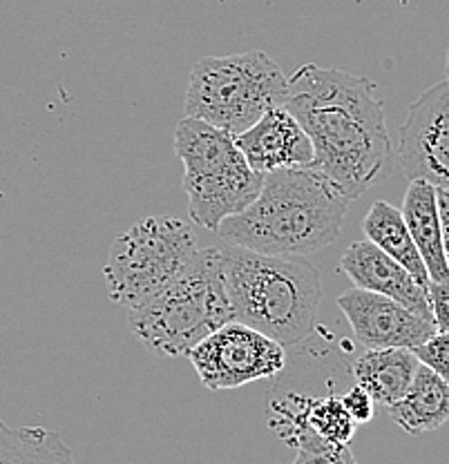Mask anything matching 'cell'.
Masks as SVG:
<instances>
[{
  "label": "cell",
  "instance_id": "obj_20",
  "mask_svg": "<svg viewBox=\"0 0 449 464\" xmlns=\"http://www.w3.org/2000/svg\"><path fill=\"white\" fill-rule=\"evenodd\" d=\"M340 400L342 404H345V409L349 411V415L354 418L356 424L369 422V420L376 415V402L371 400V395L366 393V391L360 389L358 384H354L347 393H342Z\"/></svg>",
  "mask_w": 449,
  "mask_h": 464
},
{
  "label": "cell",
  "instance_id": "obj_5",
  "mask_svg": "<svg viewBox=\"0 0 449 464\" xmlns=\"http://www.w3.org/2000/svg\"><path fill=\"white\" fill-rule=\"evenodd\" d=\"M175 154L183 166L188 215L201 228L217 232L226 217L238 215L259 195L262 174L249 166L233 134L206 121L186 116L177 123Z\"/></svg>",
  "mask_w": 449,
  "mask_h": 464
},
{
  "label": "cell",
  "instance_id": "obj_16",
  "mask_svg": "<svg viewBox=\"0 0 449 464\" xmlns=\"http://www.w3.org/2000/svg\"><path fill=\"white\" fill-rule=\"evenodd\" d=\"M362 230L371 244L378 246L391 259L398 261L420 286L427 290V268H425V261L420 257L416 244H414L407 224L403 219V212L398 208H394L387 201H376L362 219Z\"/></svg>",
  "mask_w": 449,
  "mask_h": 464
},
{
  "label": "cell",
  "instance_id": "obj_1",
  "mask_svg": "<svg viewBox=\"0 0 449 464\" xmlns=\"http://www.w3.org/2000/svg\"><path fill=\"white\" fill-rule=\"evenodd\" d=\"M288 110L313 145V168L349 201L380 181L391 159L385 105L365 76L316 63L287 83Z\"/></svg>",
  "mask_w": 449,
  "mask_h": 464
},
{
  "label": "cell",
  "instance_id": "obj_4",
  "mask_svg": "<svg viewBox=\"0 0 449 464\" xmlns=\"http://www.w3.org/2000/svg\"><path fill=\"white\" fill-rule=\"evenodd\" d=\"M220 248L197 250L190 264L152 297L130 308L137 340L163 357H188L201 340L233 322Z\"/></svg>",
  "mask_w": 449,
  "mask_h": 464
},
{
  "label": "cell",
  "instance_id": "obj_8",
  "mask_svg": "<svg viewBox=\"0 0 449 464\" xmlns=\"http://www.w3.org/2000/svg\"><path fill=\"white\" fill-rule=\"evenodd\" d=\"M192 369L209 391H233L258 380H273L287 369V348L246 326L229 322L188 353Z\"/></svg>",
  "mask_w": 449,
  "mask_h": 464
},
{
  "label": "cell",
  "instance_id": "obj_2",
  "mask_svg": "<svg viewBox=\"0 0 449 464\" xmlns=\"http://www.w3.org/2000/svg\"><path fill=\"white\" fill-rule=\"evenodd\" d=\"M349 199L316 168L262 174L259 195L220 224L221 239L267 255H311L340 237Z\"/></svg>",
  "mask_w": 449,
  "mask_h": 464
},
{
  "label": "cell",
  "instance_id": "obj_7",
  "mask_svg": "<svg viewBox=\"0 0 449 464\" xmlns=\"http://www.w3.org/2000/svg\"><path fill=\"white\" fill-rule=\"evenodd\" d=\"M197 237L177 217H146L121 232L108 250L103 277L114 304L132 308L171 284L197 253Z\"/></svg>",
  "mask_w": 449,
  "mask_h": 464
},
{
  "label": "cell",
  "instance_id": "obj_23",
  "mask_svg": "<svg viewBox=\"0 0 449 464\" xmlns=\"http://www.w3.org/2000/svg\"><path fill=\"white\" fill-rule=\"evenodd\" d=\"M445 72H447V79H445V81H449V50H447V63H445Z\"/></svg>",
  "mask_w": 449,
  "mask_h": 464
},
{
  "label": "cell",
  "instance_id": "obj_10",
  "mask_svg": "<svg viewBox=\"0 0 449 464\" xmlns=\"http://www.w3.org/2000/svg\"><path fill=\"white\" fill-rule=\"evenodd\" d=\"M337 308L349 322L356 342L365 348H416L436 333L432 322L423 319L403 304L351 288L337 297Z\"/></svg>",
  "mask_w": 449,
  "mask_h": 464
},
{
  "label": "cell",
  "instance_id": "obj_15",
  "mask_svg": "<svg viewBox=\"0 0 449 464\" xmlns=\"http://www.w3.org/2000/svg\"><path fill=\"white\" fill-rule=\"evenodd\" d=\"M418 364L409 348H365L351 366V377L374 402L389 406L409 389Z\"/></svg>",
  "mask_w": 449,
  "mask_h": 464
},
{
  "label": "cell",
  "instance_id": "obj_6",
  "mask_svg": "<svg viewBox=\"0 0 449 464\" xmlns=\"http://www.w3.org/2000/svg\"><path fill=\"white\" fill-rule=\"evenodd\" d=\"M288 79L267 52L206 56L192 65L183 110L229 134H239L267 110L284 105Z\"/></svg>",
  "mask_w": 449,
  "mask_h": 464
},
{
  "label": "cell",
  "instance_id": "obj_18",
  "mask_svg": "<svg viewBox=\"0 0 449 464\" xmlns=\"http://www.w3.org/2000/svg\"><path fill=\"white\" fill-rule=\"evenodd\" d=\"M420 364L429 366L449 384V333H434L427 342L412 348Z\"/></svg>",
  "mask_w": 449,
  "mask_h": 464
},
{
  "label": "cell",
  "instance_id": "obj_14",
  "mask_svg": "<svg viewBox=\"0 0 449 464\" xmlns=\"http://www.w3.org/2000/svg\"><path fill=\"white\" fill-rule=\"evenodd\" d=\"M403 219L427 268L429 282H447L449 268L443 253L441 215H438L436 188L414 179L405 192Z\"/></svg>",
  "mask_w": 449,
  "mask_h": 464
},
{
  "label": "cell",
  "instance_id": "obj_19",
  "mask_svg": "<svg viewBox=\"0 0 449 464\" xmlns=\"http://www.w3.org/2000/svg\"><path fill=\"white\" fill-rule=\"evenodd\" d=\"M427 299L436 333H449V279L447 282H429Z\"/></svg>",
  "mask_w": 449,
  "mask_h": 464
},
{
  "label": "cell",
  "instance_id": "obj_22",
  "mask_svg": "<svg viewBox=\"0 0 449 464\" xmlns=\"http://www.w3.org/2000/svg\"><path fill=\"white\" fill-rule=\"evenodd\" d=\"M438 201V215H441V237H443V253H445V261L449 268V192L436 190Z\"/></svg>",
  "mask_w": 449,
  "mask_h": 464
},
{
  "label": "cell",
  "instance_id": "obj_9",
  "mask_svg": "<svg viewBox=\"0 0 449 464\" xmlns=\"http://www.w3.org/2000/svg\"><path fill=\"white\" fill-rule=\"evenodd\" d=\"M398 159L409 179L449 192V81L418 96L400 125Z\"/></svg>",
  "mask_w": 449,
  "mask_h": 464
},
{
  "label": "cell",
  "instance_id": "obj_12",
  "mask_svg": "<svg viewBox=\"0 0 449 464\" xmlns=\"http://www.w3.org/2000/svg\"><path fill=\"white\" fill-rule=\"evenodd\" d=\"M337 270L345 273L356 288L385 295V297L403 304L405 308L432 322L427 290L420 286L398 261L391 259L387 253H383L369 239L349 244V248L342 255Z\"/></svg>",
  "mask_w": 449,
  "mask_h": 464
},
{
  "label": "cell",
  "instance_id": "obj_13",
  "mask_svg": "<svg viewBox=\"0 0 449 464\" xmlns=\"http://www.w3.org/2000/svg\"><path fill=\"white\" fill-rule=\"evenodd\" d=\"M389 418L409 435L436 431L449 420V384L429 366L418 364L412 384L387 406Z\"/></svg>",
  "mask_w": 449,
  "mask_h": 464
},
{
  "label": "cell",
  "instance_id": "obj_21",
  "mask_svg": "<svg viewBox=\"0 0 449 464\" xmlns=\"http://www.w3.org/2000/svg\"><path fill=\"white\" fill-rule=\"evenodd\" d=\"M293 464H358L349 444L347 447H333L327 451H298Z\"/></svg>",
  "mask_w": 449,
  "mask_h": 464
},
{
  "label": "cell",
  "instance_id": "obj_11",
  "mask_svg": "<svg viewBox=\"0 0 449 464\" xmlns=\"http://www.w3.org/2000/svg\"><path fill=\"white\" fill-rule=\"evenodd\" d=\"M235 143L249 166L259 174L284 168H313V145L284 105L267 110L250 128L235 134Z\"/></svg>",
  "mask_w": 449,
  "mask_h": 464
},
{
  "label": "cell",
  "instance_id": "obj_3",
  "mask_svg": "<svg viewBox=\"0 0 449 464\" xmlns=\"http://www.w3.org/2000/svg\"><path fill=\"white\" fill-rule=\"evenodd\" d=\"M220 253L235 322L284 348L313 335L322 279L311 261L302 255H267L230 244Z\"/></svg>",
  "mask_w": 449,
  "mask_h": 464
},
{
  "label": "cell",
  "instance_id": "obj_17",
  "mask_svg": "<svg viewBox=\"0 0 449 464\" xmlns=\"http://www.w3.org/2000/svg\"><path fill=\"white\" fill-rule=\"evenodd\" d=\"M0 464H76L61 433L45 427H9L0 420Z\"/></svg>",
  "mask_w": 449,
  "mask_h": 464
}]
</instances>
